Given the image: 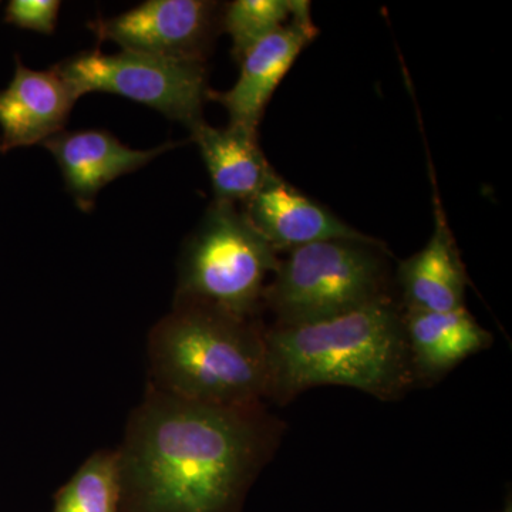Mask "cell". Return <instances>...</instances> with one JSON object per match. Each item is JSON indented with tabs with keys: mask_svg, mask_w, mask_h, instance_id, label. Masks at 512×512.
<instances>
[{
	"mask_svg": "<svg viewBox=\"0 0 512 512\" xmlns=\"http://www.w3.org/2000/svg\"><path fill=\"white\" fill-rule=\"evenodd\" d=\"M309 10L311 3L305 0H235L225 8L221 26L231 36L232 53L241 62L256 43Z\"/></svg>",
	"mask_w": 512,
	"mask_h": 512,
	"instance_id": "obj_16",
	"label": "cell"
},
{
	"mask_svg": "<svg viewBox=\"0 0 512 512\" xmlns=\"http://www.w3.org/2000/svg\"><path fill=\"white\" fill-rule=\"evenodd\" d=\"M245 205V217L276 252L333 239L373 241L286 183L274 170Z\"/></svg>",
	"mask_w": 512,
	"mask_h": 512,
	"instance_id": "obj_9",
	"label": "cell"
},
{
	"mask_svg": "<svg viewBox=\"0 0 512 512\" xmlns=\"http://www.w3.org/2000/svg\"><path fill=\"white\" fill-rule=\"evenodd\" d=\"M59 0H12L5 10V20L18 28L52 35L55 32L59 10Z\"/></svg>",
	"mask_w": 512,
	"mask_h": 512,
	"instance_id": "obj_17",
	"label": "cell"
},
{
	"mask_svg": "<svg viewBox=\"0 0 512 512\" xmlns=\"http://www.w3.org/2000/svg\"><path fill=\"white\" fill-rule=\"evenodd\" d=\"M265 342L268 397L276 403L323 384L396 400L417 383L403 311L390 296L336 318L275 326Z\"/></svg>",
	"mask_w": 512,
	"mask_h": 512,
	"instance_id": "obj_2",
	"label": "cell"
},
{
	"mask_svg": "<svg viewBox=\"0 0 512 512\" xmlns=\"http://www.w3.org/2000/svg\"><path fill=\"white\" fill-rule=\"evenodd\" d=\"M319 30L313 25L311 10L296 16L284 28L256 43L241 59V73L228 92H208L229 114L228 126L241 128L256 136L259 121L276 87L284 80L305 47L311 45Z\"/></svg>",
	"mask_w": 512,
	"mask_h": 512,
	"instance_id": "obj_8",
	"label": "cell"
},
{
	"mask_svg": "<svg viewBox=\"0 0 512 512\" xmlns=\"http://www.w3.org/2000/svg\"><path fill=\"white\" fill-rule=\"evenodd\" d=\"M403 319L416 382H437L493 342L464 306L448 312L403 309Z\"/></svg>",
	"mask_w": 512,
	"mask_h": 512,
	"instance_id": "obj_12",
	"label": "cell"
},
{
	"mask_svg": "<svg viewBox=\"0 0 512 512\" xmlns=\"http://www.w3.org/2000/svg\"><path fill=\"white\" fill-rule=\"evenodd\" d=\"M434 215V231L426 247L399 266L406 311L448 312L464 306L466 271L439 201Z\"/></svg>",
	"mask_w": 512,
	"mask_h": 512,
	"instance_id": "obj_13",
	"label": "cell"
},
{
	"mask_svg": "<svg viewBox=\"0 0 512 512\" xmlns=\"http://www.w3.org/2000/svg\"><path fill=\"white\" fill-rule=\"evenodd\" d=\"M220 23L215 2L147 0L114 18L93 20L89 28L121 50L205 63Z\"/></svg>",
	"mask_w": 512,
	"mask_h": 512,
	"instance_id": "obj_7",
	"label": "cell"
},
{
	"mask_svg": "<svg viewBox=\"0 0 512 512\" xmlns=\"http://www.w3.org/2000/svg\"><path fill=\"white\" fill-rule=\"evenodd\" d=\"M256 407H221L160 393L134 420L120 456L131 512H235L278 443Z\"/></svg>",
	"mask_w": 512,
	"mask_h": 512,
	"instance_id": "obj_1",
	"label": "cell"
},
{
	"mask_svg": "<svg viewBox=\"0 0 512 512\" xmlns=\"http://www.w3.org/2000/svg\"><path fill=\"white\" fill-rule=\"evenodd\" d=\"M62 171L67 191L80 211L94 208L101 188L121 175L134 173L171 150L168 143L153 150H133L104 130L62 131L43 144Z\"/></svg>",
	"mask_w": 512,
	"mask_h": 512,
	"instance_id": "obj_11",
	"label": "cell"
},
{
	"mask_svg": "<svg viewBox=\"0 0 512 512\" xmlns=\"http://www.w3.org/2000/svg\"><path fill=\"white\" fill-rule=\"evenodd\" d=\"M165 393L221 407H256L268 397L265 332L252 319L178 303L151 338Z\"/></svg>",
	"mask_w": 512,
	"mask_h": 512,
	"instance_id": "obj_3",
	"label": "cell"
},
{
	"mask_svg": "<svg viewBox=\"0 0 512 512\" xmlns=\"http://www.w3.org/2000/svg\"><path fill=\"white\" fill-rule=\"evenodd\" d=\"M376 241L315 242L288 251L265 289L276 326H301L387 298V265Z\"/></svg>",
	"mask_w": 512,
	"mask_h": 512,
	"instance_id": "obj_4",
	"label": "cell"
},
{
	"mask_svg": "<svg viewBox=\"0 0 512 512\" xmlns=\"http://www.w3.org/2000/svg\"><path fill=\"white\" fill-rule=\"evenodd\" d=\"M53 67L76 99L93 92L117 94L181 121L190 130L204 120L202 106L210 92L205 63L128 50L106 55L94 49Z\"/></svg>",
	"mask_w": 512,
	"mask_h": 512,
	"instance_id": "obj_6",
	"label": "cell"
},
{
	"mask_svg": "<svg viewBox=\"0 0 512 512\" xmlns=\"http://www.w3.org/2000/svg\"><path fill=\"white\" fill-rule=\"evenodd\" d=\"M121 497L120 454L99 453L59 491L53 512H119Z\"/></svg>",
	"mask_w": 512,
	"mask_h": 512,
	"instance_id": "obj_15",
	"label": "cell"
},
{
	"mask_svg": "<svg viewBox=\"0 0 512 512\" xmlns=\"http://www.w3.org/2000/svg\"><path fill=\"white\" fill-rule=\"evenodd\" d=\"M191 134L218 201L247 202L271 174L258 136L232 126L215 128L204 120L191 128Z\"/></svg>",
	"mask_w": 512,
	"mask_h": 512,
	"instance_id": "obj_14",
	"label": "cell"
},
{
	"mask_svg": "<svg viewBox=\"0 0 512 512\" xmlns=\"http://www.w3.org/2000/svg\"><path fill=\"white\" fill-rule=\"evenodd\" d=\"M504 512H511L510 508H508V510H505Z\"/></svg>",
	"mask_w": 512,
	"mask_h": 512,
	"instance_id": "obj_18",
	"label": "cell"
},
{
	"mask_svg": "<svg viewBox=\"0 0 512 512\" xmlns=\"http://www.w3.org/2000/svg\"><path fill=\"white\" fill-rule=\"evenodd\" d=\"M76 100L55 67L37 72L16 57L12 82L0 90V154L62 133Z\"/></svg>",
	"mask_w": 512,
	"mask_h": 512,
	"instance_id": "obj_10",
	"label": "cell"
},
{
	"mask_svg": "<svg viewBox=\"0 0 512 512\" xmlns=\"http://www.w3.org/2000/svg\"><path fill=\"white\" fill-rule=\"evenodd\" d=\"M278 264V252L244 212L215 200L185 247L178 303L252 319Z\"/></svg>",
	"mask_w": 512,
	"mask_h": 512,
	"instance_id": "obj_5",
	"label": "cell"
}]
</instances>
